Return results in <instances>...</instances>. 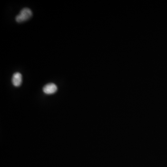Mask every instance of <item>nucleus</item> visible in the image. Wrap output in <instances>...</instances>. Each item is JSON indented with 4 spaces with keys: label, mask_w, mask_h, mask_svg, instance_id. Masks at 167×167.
Instances as JSON below:
<instances>
[{
    "label": "nucleus",
    "mask_w": 167,
    "mask_h": 167,
    "mask_svg": "<svg viewBox=\"0 0 167 167\" xmlns=\"http://www.w3.org/2000/svg\"><path fill=\"white\" fill-rule=\"evenodd\" d=\"M32 16V12L29 8H24L20 11V14L15 17L17 22H22L29 19Z\"/></svg>",
    "instance_id": "obj_1"
},
{
    "label": "nucleus",
    "mask_w": 167,
    "mask_h": 167,
    "mask_svg": "<svg viewBox=\"0 0 167 167\" xmlns=\"http://www.w3.org/2000/svg\"><path fill=\"white\" fill-rule=\"evenodd\" d=\"M57 89L58 88L56 85L53 83H49L44 86L43 91L45 94L50 95L55 93Z\"/></svg>",
    "instance_id": "obj_2"
},
{
    "label": "nucleus",
    "mask_w": 167,
    "mask_h": 167,
    "mask_svg": "<svg viewBox=\"0 0 167 167\" xmlns=\"http://www.w3.org/2000/svg\"><path fill=\"white\" fill-rule=\"evenodd\" d=\"M13 84L15 87H19L22 83V75L20 72H15L13 75L12 79Z\"/></svg>",
    "instance_id": "obj_3"
}]
</instances>
